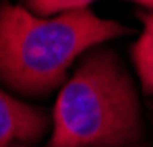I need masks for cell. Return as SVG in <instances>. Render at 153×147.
Here are the masks:
<instances>
[{"label":"cell","mask_w":153,"mask_h":147,"mask_svg":"<svg viewBox=\"0 0 153 147\" xmlns=\"http://www.w3.org/2000/svg\"><path fill=\"white\" fill-rule=\"evenodd\" d=\"M132 33L126 25L102 19L89 8L52 17L23 6L0 8V81L25 96L56 89L71 64L87 50Z\"/></svg>","instance_id":"cell-1"},{"label":"cell","mask_w":153,"mask_h":147,"mask_svg":"<svg viewBox=\"0 0 153 147\" xmlns=\"http://www.w3.org/2000/svg\"><path fill=\"white\" fill-rule=\"evenodd\" d=\"M139 17L143 21V33L134 42V46L130 50V56H132V62H134L143 91L153 93V13L151 15L141 13Z\"/></svg>","instance_id":"cell-4"},{"label":"cell","mask_w":153,"mask_h":147,"mask_svg":"<svg viewBox=\"0 0 153 147\" xmlns=\"http://www.w3.org/2000/svg\"><path fill=\"white\" fill-rule=\"evenodd\" d=\"M141 135V106L130 75L116 54H89L58 93L50 147H132Z\"/></svg>","instance_id":"cell-2"},{"label":"cell","mask_w":153,"mask_h":147,"mask_svg":"<svg viewBox=\"0 0 153 147\" xmlns=\"http://www.w3.org/2000/svg\"><path fill=\"white\" fill-rule=\"evenodd\" d=\"M130 2H137V4H141V6H145V8L153 10V0H130Z\"/></svg>","instance_id":"cell-6"},{"label":"cell","mask_w":153,"mask_h":147,"mask_svg":"<svg viewBox=\"0 0 153 147\" xmlns=\"http://www.w3.org/2000/svg\"><path fill=\"white\" fill-rule=\"evenodd\" d=\"M91 2L95 0H25L27 10L39 17H52L60 13H71V10H85Z\"/></svg>","instance_id":"cell-5"},{"label":"cell","mask_w":153,"mask_h":147,"mask_svg":"<svg viewBox=\"0 0 153 147\" xmlns=\"http://www.w3.org/2000/svg\"><path fill=\"white\" fill-rule=\"evenodd\" d=\"M46 131V116L0 89V147L17 141H35Z\"/></svg>","instance_id":"cell-3"}]
</instances>
